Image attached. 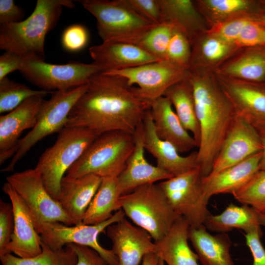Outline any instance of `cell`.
I'll return each mask as SVG.
<instances>
[{"label": "cell", "mask_w": 265, "mask_h": 265, "mask_svg": "<svg viewBox=\"0 0 265 265\" xmlns=\"http://www.w3.org/2000/svg\"><path fill=\"white\" fill-rule=\"evenodd\" d=\"M137 13L155 24L161 23L158 0H125Z\"/></svg>", "instance_id": "cell-43"}, {"label": "cell", "mask_w": 265, "mask_h": 265, "mask_svg": "<svg viewBox=\"0 0 265 265\" xmlns=\"http://www.w3.org/2000/svg\"><path fill=\"white\" fill-rule=\"evenodd\" d=\"M258 131L237 115L213 163L211 173H216L238 163L263 151Z\"/></svg>", "instance_id": "cell-17"}, {"label": "cell", "mask_w": 265, "mask_h": 265, "mask_svg": "<svg viewBox=\"0 0 265 265\" xmlns=\"http://www.w3.org/2000/svg\"><path fill=\"white\" fill-rule=\"evenodd\" d=\"M99 136L83 127H65L55 142L41 155L34 168L40 174L45 186L58 201L63 178Z\"/></svg>", "instance_id": "cell-4"}, {"label": "cell", "mask_w": 265, "mask_h": 265, "mask_svg": "<svg viewBox=\"0 0 265 265\" xmlns=\"http://www.w3.org/2000/svg\"><path fill=\"white\" fill-rule=\"evenodd\" d=\"M87 87V83L66 90L52 92L51 98L43 103L35 125L19 140L15 154L1 171H13L17 163L36 144L64 129L69 113Z\"/></svg>", "instance_id": "cell-8"}, {"label": "cell", "mask_w": 265, "mask_h": 265, "mask_svg": "<svg viewBox=\"0 0 265 265\" xmlns=\"http://www.w3.org/2000/svg\"><path fill=\"white\" fill-rule=\"evenodd\" d=\"M2 189L10 200L14 222L11 240L5 248L6 254L13 253L23 258L40 254L42 251V239L29 209L8 182L4 184Z\"/></svg>", "instance_id": "cell-15"}, {"label": "cell", "mask_w": 265, "mask_h": 265, "mask_svg": "<svg viewBox=\"0 0 265 265\" xmlns=\"http://www.w3.org/2000/svg\"><path fill=\"white\" fill-rule=\"evenodd\" d=\"M44 98L40 96L30 97L14 110L0 116V165L14 156L22 132L35 125Z\"/></svg>", "instance_id": "cell-18"}, {"label": "cell", "mask_w": 265, "mask_h": 265, "mask_svg": "<svg viewBox=\"0 0 265 265\" xmlns=\"http://www.w3.org/2000/svg\"><path fill=\"white\" fill-rule=\"evenodd\" d=\"M70 244L77 255V265H108L106 262L93 249L76 244Z\"/></svg>", "instance_id": "cell-45"}, {"label": "cell", "mask_w": 265, "mask_h": 265, "mask_svg": "<svg viewBox=\"0 0 265 265\" xmlns=\"http://www.w3.org/2000/svg\"><path fill=\"white\" fill-rule=\"evenodd\" d=\"M150 109V103L138 96L125 79L102 71L88 82L65 127L85 128L99 135L115 131L133 134Z\"/></svg>", "instance_id": "cell-1"}, {"label": "cell", "mask_w": 265, "mask_h": 265, "mask_svg": "<svg viewBox=\"0 0 265 265\" xmlns=\"http://www.w3.org/2000/svg\"><path fill=\"white\" fill-rule=\"evenodd\" d=\"M96 19L103 42L137 45L156 25L134 10L125 0L78 1Z\"/></svg>", "instance_id": "cell-7"}, {"label": "cell", "mask_w": 265, "mask_h": 265, "mask_svg": "<svg viewBox=\"0 0 265 265\" xmlns=\"http://www.w3.org/2000/svg\"><path fill=\"white\" fill-rule=\"evenodd\" d=\"M260 19L261 21L265 25V10L263 12V13L260 15Z\"/></svg>", "instance_id": "cell-50"}, {"label": "cell", "mask_w": 265, "mask_h": 265, "mask_svg": "<svg viewBox=\"0 0 265 265\" xmlns=\"http://www.w3.org/2000/svg\"><path fill=\"white\" fill-rule=\"evenodd\" d=\"M214 74L237 115L244 118L258 132L265 130V82L249 81Z\"/></svg>", "instance_id": "cell-14"}, {"label": "cell", "mask_w": 265, "mask_h": 265, "mask_svg": "<svg viewBox=\"0 0 265 265\" xmlns=\"http://www.w3.org/2000/svg\"><path fill=\"white\" fill-rule=\"evenodd\" d=\"M164 263L163 261L159 258V265H164Z\"/></svg>", "instance_id": "cell-51"}, {"label": "cell", "mask_w": 265, "mask_h": 265, "mask_svg": "<svg viewBox=\"0 0 265 265\" xmlns=\"http://www.w3.org/2000/svg\"><path fill=\"white\" fill-rule=\"evenodd\" d=\"M191 55L188 70L214 72L239 48L207 31L191 42Z\"/></svg>", "instance_id": "cell-26"}, {"label": "cell", "mask_w": 265, "mask_h": 265, "mask_svg": "<svg viewBox=\"0 0 265 265\" xmlns=\"http://www.w3.org/2000/svg\"><path fill=\"white\" fill-rule=\"evenodd\" d=\"M103 71L125 79L138 96L150 103L185 79L188 69L165 59L126 69Z\"/></svg>", "instance_id": "cell-13"}, {"label": "cell", "mask_w": 265, "mask_h": 265, "mask_svg": "<svg viewBox=\"0 0 265 265\" xmlns=\"http://www.w3.org/2000/svg\"><path fill=\"white\" fill-rule=\"evenodd\" d=\"M190 226L179 218L160 240L154 241L155 254L168 265H199V257L188 244Z\"/></svg>", "instance_id": "cell-27"}, {"label": "cell", "mask_w": 265, "mask_h": 265, "mask_svg": "<svg viewBox=\"0 0 265 265\" xmlns=\"http://www.w3.org/2000/svg\"><path fill=\"white\" fill-rule=\"evenodd\" d=\"M121 196L117 177L102 178L98 190L84 216L83 223L97 224L110 218L113 212L120 209L119 199Z\"/></svg>", "instance_id": "cell-33"}, {"label": "cell", "mask_w": 265, "mask_h": 265, "mask_svg": "<svg viewBox=\"0 0 265 265\" xmlns=\"http://www.w3.org/2000/svg\"><path fill=\"white\" fill-rule=\"evenodd\" d=\"M202 177L198 167L158 184L175 212L191 227L204 225L211 214Z\"/></svg>", "instance_id": "cell-9"}, {"label": "cell", "mask_w": 265, "mask_h": 265, "mask_svg": "<svg viewBox=\"0 0 265 265\" xmlns=\"http://www.w3.org/2000/svg\"><path fill=\"white\" fill-rule=\"evenodd\" d=\"M262 235L261 228L244 234L246 245L253 256L252 265H265V249L260 239Z\"/></svg>", "instance_id": "cell-44"}, {"label": "cell", "mask_w": 265, "mask_h": 265, "mask_svg": "<svg viewBox=\"0 0 265 265\" xmlns=\"http://www.w3.org/2000/svg\"><path fill=\"white\" fill-rule=\"evenodd\" d=\"M70 0H38L31 15L16 23L0 25V49L24 59L45 60V40L58 23L63 7L72 8Z\"/></svg>", "instance_id": "cell-3"}, {"label": "cell", "mask_w": 265, "mask_h": 265, "mask_svg": "<svg viewBox=\"0 0 265 265\" xmlns=\"http://www.w3.org/2000/svg\"><path fill=\"white\" fill-rule=\"evenodd\" d=\"M49 92L31 89L26 85L9 80L7 77L0 80V113H8L26 99L36 96L45 97Z\"/></svg>", "instance_id": "cell-35"}, {"label": "cell", "mask_w": 265, "mask_h": 265, "mask_svg": "<svg viewBox=\"0 0 265 265\" xmlns=\"http://www.w3.org/2000/svg\"><path fill=\"white\" fill-rule=\"evenodd\" d=\"M262 152L256 153L241 162L216 173L202 177L203 188L206 197L231 193L244 186L259 170Z\"/></svg>", "instance_id": "cell-24"}, {"label": "cell", "mask_w": 265, "mask_h": 265, "mask_svg": "<svg viewBox=\"0 0 265 265\" xmlns=\"http://www.w3.org/2000/svg\"><path fill=\"white\" fill-rule=\"evenodd\" d=\"M24 16L22 9L13 0H0V25L20 22Z\"/></svg>", "instance_id": "cell-46"}, {"label": "cell", "mask_w": 265, "mask_h": 265, "mask_svg": "<svg viewBox=\"0 0 265 265\" xmlns=\"http://www.w3.org/2000/svg\"><path fill=\"white\" fill-rule=\"evenodd\" d=\"M200 129L198 162L202 177L209 175L237 116L213 72L188 70Z\"/></svg>", "instance_id": "cell-2"}, {"label": "cell", "mask_w": 265, "mask_h": 265, "mask_svg": "<svg viewBox=\"0 0 265 265\" xmlns=\"http://www.w3.org/2000/svg\"><path fill=\"white\" fill-rule=\"evenodd\" d=\"M194 4L209 27L243 16H259L265 10L260 0H196Z\"/></svg>", "instance_id": "cell-31"}, {"label": "cell", "mask_w": 265, "mask_h": 265, "mask_svg": "<svg viewBox=\"0 0 265 265\" xmlns=\"http://www.w3.org/2000/svg\"><path fill=\"white\" fill-rule=\"evenodd\" d=\"M161 23L173 24L191 42L209 27L204 17L191 0H158Z\"/></svg>", "instance_id": "cell-28"}, {"label": "cell", "mask_w": 265, "mask_h": 265, "mask_svg": "<svg viewBox=\"0 0 265 265\" xmlns=\"http://www.w3.org/2000/svg\"><path fill=\"white\" fill-rule=\"evenodd\" d=\"M120 209L107 220L97 224H86L83 222L75 225L67 226L60 222H46L35 226L42 241L53 250L64 248L68 244H76L91 248L96 251L106 262L108 265H118L117 257L112 250L101 246L98 237L110 225L125 217Z\"/></svg>", "instance_id": "cell-10"}, {"label": "cell", "mask_w": 265, "mask_h": 265, "mask_svg": "<svg viewBox=\"0 0 265 265\" xmlns=\"http://www.w3.org/2000/svg\"><path fill=\"white\" fill-rule=\"evenodd\" d=\"M143 124L145 149L156 159L157 166L173 176L199 167L197 152L182 156L172 144L157 136L150 109L146 113Z\"/></svg>", "instance_id": "cell-20"}, {"label": "cell", "mask_w": 265, "mask_h": 265, "mask_svg": "<svg viewBox=\"0 0 265 265\" xmlns=\"http://www.w3.org/2000/svg\"><path fill=\"white\" fill-rule=\"evenodd\" d=\"M176 29L173 24L168 22L157 24L136 45L159 59L165 60L169 42Z\"/></svg>", "instance_id": "cell-36"}, {"label": "cell", "mask_w": 265, "mask_h": 265, "mask_svg": "<svg viewBox=\"0 0 265 265\" xmlns=\"http://www.w3.org/2000/svg\"><path fill=\"white\" fill-rule=\"evenodd\" d=\"M263 145L262 157L260 162L259 169L265 172V130L259 132Z\"/></svg>", "instance_id": "cell-49"}, {"label": "cell", "mask_w": 265, "mask_h": 265, "mask_svg": "<svg viewBox=\"0 0 265 265\" xmlns=\"http://www.w3.org/2000/svg\"><path fill=\"white\" fill-rule=\"evenodd\" d=\"M120 209L136 226L147 231L154 241L160 240L181 216L173 210L158 184L140 186L121 195Z\"/></svg>", "instance_id": "cell-6"}, {"label": "cell", "mask_w": 265, "mask_h": 265, "mask_svg": "<svg viewBox=\"0 0 265 265\" xmlns=\"http://www.w3.org/2000/svg\"><path fill=\"white\" fill-rule=\"evenodd\" d=\"M150 103L155 130L160 139L172 144L179 153L197 147L193 137L183 126L167 97H160Z\"/></svg>", "instance_id": "cell-23"}, {"label": "cell", "mask_w": 265, "mask_h": 265, "mask_svg": "<svg viewBox=\"0 0 265 265\" xmlns=\"http://www.w3.org/2000/svg\"><path fill=\"white\" fill-rule=\"evenodd\" d=\"M191 46L186 36L176 29L169 42L166 59L179 66L189 69Z\"/></svg>", "instance_id": "cell-38"}, {"label": "cell", "mask_w": 265, "mask_h": 265, "mask_svg": "<svg viewBox=\"0 0 265 265\" xmlns=\"http://www.w3.org/2000/svg\"><path fill=\"white\" fill-rule=\"evenodd\" d=\"M257 18H260V15L235 18L213 26L207 31L226 42L235 44L243 27Z\"/></svg>", "instance_id": "cell-39"}, {"label": "cell", "mask_w": 265, "mask_h": 265, "mask_svg": "<svg viewBox=\"0 0 265 265\" xmlns=\"http://www.w3.org/2000/svg\"><path fill=\"white\" fill-rule=\"evenodd\" d=\"M104 69L93 63L71 61L65 64H53L45 60L24 59L20 70L23 76L33 85L49 92L63 91L84 85Z\"/></svg>", "instance_id": "cell-11"}, {"label": "cell", "mask_w": 265, "mask_h": 265, "mask_svg": "<svg viewBox=\"0 0 265 265\" xmlns=\"http://www.w3.org/2000/svg\"><path fill=\"white\" fill-rule=\"evenodd\" d=\"M14 226L12 205L0 200V257L6 254V246L10 241Z\"/></svg>", "instance_id": "cell-41"}, {"label": "cell", "mask_w": 265, "mask_h": 265, "mask_svg": "<svg viewBox=\"0 0 265 265\" xmlns=\"http://www.w3.org/2000/svg\"><path fill=\"white\" fill-rule=\"evenodd\" d=\"M159 260L155 253L148 254L143 258L141 265H159Z\"/></svg>", "instance_id": "cell-48"}, {"label": "cell", "mask_w": 265, "mask_h": 265, "mask_svg": "<svg viewBox=\"0 0 265 265\" xmlns=\"http://www.w3.org/2000/svg\"><path fill=\"white\" fill-rule=\"evenodd\" d=\"M23 59L18 54L9 51H5L0 56V80L16 70L21 69Z\"/></svg>", "instance_id": "cell-47"}, {"label": "cell", "mask_w": 265, "mask_h": 265, "mask_svg": "<svg viewBox=\"0 0 265 265\" xmlns=\"http://www.w3.org/2000/svg\"><path fill=\"white\" fill-rule=\"evenodd\" d=\"M213 72L224 77L265 82V44L239 49Z\"/></svg>", "instance_id": "cell-25"}, {"label": "cell", "mask_w": 265, "mask_h": 265, "mask_svg": "<svg viewBox=\"0 0 265 265\" xmlns=\"http://www.w3.org/2000/svg\"><path fill=\"white\" fill-rule=\"evenodd\" d=\"M164 96L171 102L176 113L184 128L192 132L199 147L200 142V129L197 119L192 85L187 76L181 81L169 87Z\"/></svg>", "instance_id": "cell-32"}, {"label": "cell", "mask_w": 265, "mask_h": 265, "mask_svg": "<svg viewBox=\"0 0 265 265\" xmlns=\"http://www.w3.org/2000/svg\"><path fill=\"white\" fill-rule=\"evenodd\" d=\"M88 40V34L86 28L82 25L75 24L64 30L61 37V44L66 50L76 52L85 47Z\"/></svg>", "instance_id": "cell-42"}, {"label": "cell", "mask_w": 265, "mask_h": 265, "mask_svg": "<svg viewBox=\"0 0 265 265\" xmlns=\"http://www.w3.org/2000/svg\"><path fill=\"white\" fill-rule=\"evenodd\" d=\"M102 178L94 174L72 178L66 176L60 185L58 202L74 225L83 222L84 214L101 184Z\"/></svg>", "instance_id": "cell-22"}, {"label": "cell", "mask_w": 265, "mask_h": 265, "mask_svg": "<svg viewBox=\"0 0 265 265\" xmlns=\"http://www.w3.org/2000/svg\"><path fill=\"white\" fill-rule=\"evenodd\" d=\"M106 231L118 265H141L146 255L155 253L156 244L151 235L125 218L109 226Z\"/></svg>", "instance_id": "cell-16"}, {"label": "cell", "mask_w": 265, "mask_h": 265, "mask_svg": "<svg viewBox=\"0 0 265 265\" xmlns=\"http://www.w3.org/2000/svg\"><path fill=\"white\" fill-rule=\"evenodd\" d=\"M204 225L212 232L227 233L237 228L247 233L262 226L265 227V212L249 205L238 206L231 203L221 213L210 214Z\"/></svg>", "instance_id": "cell-30"}, {"label": "cell", "mask_w": 265, "mask_h": 265, "mask_svg": "<svg viewBox=\"0 0 265 265\" xmlns=\"http://www.w3.org/2000/svg\"><path fill=\"white\" fill-rule=\"evenodd\" d=\"M235 44L239 49L265 44V25L260 18L243 27Z\"/></svg>", "instance_id": "cell-40"}, {"label": "cell", "mask_w": 265, "mask_h": 265, "mask_svg": "<svg viewBox=\"0 0 265 265\" xmlns=\"http://www.w3.org/2000/svg\"><path fill=\"white\" fill-rule=\"evenodd\" d=\"M94 63L104 71L120 70L161 60L132 44L105 42L89 48Z\"/></svg>", "instance_id": "cell-21"}, {"label": "cell", "mask_w": 265, "mask_h": 265, "mask_svg": "<svg viewBox=\"0 0 265 265\" xmlns=\"http://www.w3.org/2000/svg\"><path fill=\"white\" fill-rule=\"evenodd\" d=\"M42 252L34 257L23 258L11 253L0 257L2 265H77L78 257L70 244L53 250L42 241Z\"/></svg>", "instance_id": "cell-34"}, {"label": "cell", "mask_w": 265, "mask_h": 265, "mask_svg": "<svg viewBox=\"0 0 265 265\" xmlns=\"http://www.w3.org/2000/svg\"><path fill=\"white\" fill-rule=\"evenodd\" d=\"M202 225L190 227L188 238L202 265H234L230 253L232 241L227 233L210 234Z\"/></svg>", "instance_id": "cell-29"}, {"label": "cell", "mask_w": 265, "mask_h": 265, "mask_svg": "<svg viewBox=\"0 0 265 265\" xmlns=\"http://www.w3.org/2000/svg\"><path fill=\"white\" fill-rule=\"evenodd\" d=\"M134 147L133 134L110 131L97 137L65 176L77 178L94 174L101 178L118 177Z\"/></svg>", "instance_id": "cell-5"}, {"label": "cell", "mask_w": 265, "mask_h": 265, "mask_svg": "<svg viewBox=\"0 0 265 265\" xmlns=\"http://www.w3.org/2000/svg\"><path fill=\"white\" fill-rule=\"evenodd\" d=\"M6 182L25 201L32 215L35 226L46 222L74 225L59 202L47 190L40 173L35 169L14 173Z\"/></svg>", "instance_id": "cell-12"}, {"label": "cell", "mask_w": 265, "mask_h": 265, "mask_svg": "<svg viewBox=\"0 0 265 265\" xmlns=\"http://www.w3.org/2000/svg\"><path fill=\"white\" fill-rule=\"evenodd\" d=\"M243 205L265 212V172L259 170L239 189L232 194Z\"/></svg>", "instance_id": "cell-37"}, {"label": "cell", "mask_w": 265, "mask_h": 265, "mask_svg": "<svg viewBox=\"0 0 265 265\" xmlns=\"http://www.w3.org/2000/svg\"><path fill=\"white\" fill-rule=\"evenodd\" d=\"M261 2L262 3L263 6L265 8V0H260Z\"/></svg>", "instance_id": "cell-52"}, {"label": "cell", "mask_w": 265, "mask_h": 265, "mask_svg": "<svg viewBox=\"0 0 265 265\" xmlns=\"http://www.w3.org/2000/svg\"><path fill=\"white\" fill-rule=\"evenodd\" d=\"M134 147L126 166L117 177V183L121 195L129 193L136 188L172 177L165 170L148 162L145 157L143 121L134 134Z\"/></svg>", "instance_id": "cell-19"}]
</instances>
